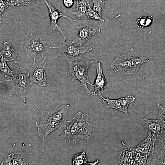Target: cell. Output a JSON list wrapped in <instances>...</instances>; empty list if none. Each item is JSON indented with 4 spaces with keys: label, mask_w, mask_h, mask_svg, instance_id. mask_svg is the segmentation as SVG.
Listing matches in <instances>:
<instances>
[{
    "label": "cell",
    "mask_w": 165,
    "mask_h": 165,
    "mask_svg": "<svg viewBox=\"0 0 165 165\" xmlns=\"http://www.w3.org/2000/svg\"><path fill=\"white\" fill-rule=\"evenodd\" d=\"M0 69L2 74L5 77L13 76V71L11 70L7 65L6 61L0 57Z\"/></svg>",
    "instance_id": "obj_22"
},
{
    "label": "cell",
    "mask_w": 165,
    "mask_h": 165,
    "mask_svg": "<svg viewBox=\"0 0 165 165\" xmlns=\"http://www.w3.org/2000/svg\"><path fill=\"white\" fill-rule=\"evenodd\" d=\"M156 105L158 110L157 118L165 123V108L159 103Z\"/></svg>",
    "instance_id": "obj_26"
},
{
    "label": "cell",
    "mask_w": 165,
    "mask_h": 165,
    "mask_svg": "<svg viewBox=\"0 0 165 165\" xmlns=\"http://www.w3.org/2000/svg\"><path fill=\"white\" fill-rule=\"evenodd\" d=\"M3 45V47L0 52V57L6 61H11L16 64L17 53L11 44L6 42H4Z\"/></svg>",
    "instance_id": "obj_18"
},
{
    "label": "cell",
    "mask_w": 165,
    "mask_h": 165,
    "mask_svg": "<svg viewBox=\"0 0 165 165\" xmlns=\"http://www.w3.org/2000/svg\"><path fill=\"white\" fill-rule=\"evenodd\" d=\"M76 0V1L77 0Z\"/></svg>",
    "instance_id": "obj_33"
},
{
    "label": "cell",
    "mask_w": 165,
    "mask_h": 165,
    "mask_svg": "<svg viewBox=\"0 0 165 165\" xmlns=\"http://www.w3.org/2000/svg\"><path fill=\"white\" fill-rule=\"evenodd\" d=\"M148 135L157 138L165 130V123L160 119H151L144 117L140 120Z\"/></svg>",
    "instance_id": "obj_14"
},
{
    "label": "cell",
    "mask_w": 165,
    "mask_h": 165,
    "mask_svg": "<svg viewBox=\"0 0 165 165\" xmlns=\"http://www.w3.org/2000/svg\"><path fill=\"white\" fill-rule=\"evenodd\" d=\"M93 0H77V4H81L87 7L93 6Z\"/></svg>",
    "instance_id": "obj_28"
},
{
    "label": "cell",
    "mask_w": 165,
    "mask_h": 165,
    "mask_svg": "<svg viewBox=\"0 0 165 165\" xmlns=\"http://www.w3.org/2000/svg\"><path fill=\"white\" fill-rule=\"evenodd\" d=\"M31 4H34L35 2L37 0H30Z\"/></svg>",
    "instance_id": "obj_30"
},
{
    "label": "cell",
    "mask_w": 165,
    "mask_h": 165,
    "mask_svg": "<svg viewBox=\"0 0 165 165\" xmlns=\"http://www.w3.org/2000/svg\"><path fill=\"white\" fill-rule=\"evenodd\" d=\"M135 156L133 148L126 147L120 151L118 162L120 165H135Z\"/></svg>",
    "instance_id": "obj_16"
},
{
    "label": "cell",
    "mask_w": 165,
    "mask_h": 165,
    "mask_svg": "<svg viewBox=\"0 0 165 165\" xmlns=\"http://www.w3.org/2000/svg\"><path fill=\"white\" fill-rule=\"evenodd\" d=\"M76 27L78 33L75 36L73 41L80 45H83L92 36L101 32V29L96 24H81Z\"/></svg>",
    "instance_id": "obj_11"
},
{
    "label": "cell",
    "mask_w": 165,
    "mask_h": 165,
    "mask_svg": "<svg viewBox=\"0 0 165 165\" xmlns=\"http://www.w3.org/2000/svg\"><path fill=\"white\" fill-rule=\"evenodd\" d=\"M149 165H165V130L157 138L154 152L148 160Z\"/></svg>",
    "instance_id": "obj_10"
},
{
    "label": "cell",
    "mask_w": 165,
    "mask_h": 165,
    "mask_svg": "<svg viewBox=\"0 0 165 165\" xmlns=\"http://www.w3.org/2000/svg\"><path fill=\"white\" fill-rule=\"evenodd\" d=\"M63 2L64 6L67 8H70L73 6L74 0H63Z\"/></svg>",
    "instance_id": "obj_29"
},
{
    "label": "cell",
    "mask_w": 165,
    "mask_h": 165,
    "mask_svg": "<svg viewBox=\"0 0 165 165\" xmlns=\"http://www.w3.org/2000/svg\"><path fill=\"white\" fill-rule=\"evenodd\" d=\"M43 55L42 54V60L40 62L37 63L34 60L28 71L32 82L44 86L47 85V77L45 72L46 63Z\"/></svg>",
    "instance_id": "obj_9"
},
{
    "label": "cell",
    "mask_w": 165,
    "mask_h": 165,
    "mask_svg": "<svg viewBox=\"0 0 165 165\" xmlns=\"http://www.w3.org/2000/svg\"><path fill=\"white\" fill-rule=\"evenodd\" d=\"M105 4L101 0H93V9L101 16Z\"/></svg>",
    "instance_id": "obj_24"
},
{
    "label": "cell",
    "mask_w": 165,
    "mask_h": 165,
    "mask_svg": "<svg viewBox=\"0 0 165 165\" xmlns=\"http://www.w3.org/2000/svg\"><path fill=\"white\" fill-rule=\"evenodd\" d=\"M69 104L60 105L48 111L37 110L35 122L38 136L45 141L50 134L58 129L66 128Z\"/></svg>",
    "instance_id": "obj_1"
},
{
    "label": "cell",
    "mask_w": 165,
    "mask_h": 165,
    "mask_svg": "<svg viewBox=\"0 0 165 165\" xmlns=\"http://www.w3.org/2000/svg\"><path fill=\"white\" fill-rule=\"evenodd\" d=\"M13 73V75L8 80L12 86V93L25 103L27 90L32 83L29 71L24 68L18 67L14 70Z\"/></svg>",
    "instance_id": "obj_5"
},
{
    "label": "cell",
    "mask_w": 165,
    "mask_h": 165,
    "mask_svg": "<svg viewBox=\"0 0 165 165\" xmlns=\"http://www.w3.org/2000/svg\"><path fill=\"white\" fill-rule=\"evenodd\" d=\"M1 165H29L28 161L21 153H12L6 156Z\"/></svg>",
    "instance_id": "obj_17"
},
{
    "label": "cell",
    "mask_w": 165,
    "mask_h": 165,
    "mask_svg": "<svg viewBox=\"0 0 165 165\" xmlns=\"http://www.w3.org/2000/svg\"><path fill=\"white\" fill-rule=\"evenodd\" d=\"M100 97L102 99L103 103H107L108 109H114L126 114L128 113V108L129 105L134 101L136 99L134 97L130 95L114 99L105 98L102 95Z\"/></svg>",
    "instance_id": "obj_12"
},
{
    "label": "cell",
    "mask_w": 165,
    "mask_h": 165,
    "mask_svg": "<svg viewBox=\"0 0 165 165\" xmlns=\"http://www.w3.org/2000/svg\"><path fill=\"white\" fill-rule=\"evenodd\" d=\"M51 48H56L59 50L56 58L62 55L65 60L71 61L80 60L82 55L90 52L92 48L80 45L73 41L62 42L58 46L51 47Z\"/></svg>",
    "instance_id": "obj_6"
},
{
    "label": "cell",
    "mask_w": 165,
    "mask_h": 165,
    "mask_svg": "<svg viewBox=\"0 0 165 165\" xmlns=\"http://www.w3.org/2000/svg\"><path fill=\"white\" fill-rule=\"evenodd\" d=\"M157 138L148 135L140 143L133 148L135 153V165L146 164L153 154Z\"/></svg>",
    "instance_id": "obj_7"
},
{
    "label": "cell",
    "mask_w": 165,
    "mask_h": 165,
    "mask_svg": "<svg viewBox=\"0 0 165 165\" xmlns=\"http://www.w3.org/2000/svg\"><path fill=\"white\" fill-rule=\"evenodd\" d=\"M66 61L69 66L68 74L71 78L72 81L76 80L79 81L80 84L79 87H82L88 95L93 96V92L89 90L87 86V84L90 82L87 72L94 61L86 58H82L79 62L68 60Z\"/></svg>",
    "instance_id": "obj_4"
},
{
    "label": "cell",
    "mask_w": 165,
    "mask_h": 165,
    "mask_svg": "<svg viewBox=\"0 0 165 165\" xmlns=\"http://www.w3.org/2000/svg\"><path fill=\"white\" fill-rule=\"evenodd\" d=\"M3 1H4L9 3H9H10V0H3Z\"/></svg>",
    "instance_id": "obj_31"
},
{
    "label": "cell",
    "mask_w": 165,
    "mask_h": 165,
    "mask_svg": "<svg viewBox=\"0 0 165 165\" xmlns=\"http://www.w3.org/2000/svg\"><path fill=\"white\" fill-rule=\"evenodd\" d=\"M69 125L63 133L57 138L65 143L73 142L76 146V143L81 140L90 139L92 131V125L90 116L85 112H78L73 117Z\"/></svg>",
    "instance_id": "obj_2"
},
{
    "label": "cell",
    "mask_w": 165,
    "mask_h": 165,
    "mask_svg": "<svg viewBox=\"0 0 165 165\" xmlns=\"http://www.w3.org/2000/svg\"><path fill=\"white\" fill-rule=\"evenodd\" d=\"M23 47L28 57L34 60L38 55L43 54L47 50L48 46L46 41L40 35L31 33Z\"/></svg>",
    "instance_id": "obj_8"
},
{
    "label": "cell",
    "mask_w": 165,
    "mask_h": 165,
    "mask_svg": "<svg viewBox=\"0 0 165 165\" xmlns=\"http://www.w3.org/2000/svg\"><path fill=\"white\" fill-rule=\"evenodd\" d=\"M86 20L92 19L102 22H105V20L101 17L98 13L93 9L90 7L88 8L86 12Z\"/></svg>",
    "instance_id": "obj_23"
},
{
    "label": "cell",
    "mask_w": 165,
    "mask_h": 165,
    "mask_svg": "<svg viewBox=\"0 0 165 165\" xmlns=\"http://www.w3.org/2000/svg\"><path fill=\"white\" fill-rule=\"evenodd\" d=\"M9 3L4 1L3 0H0V21L3 16V13L6 9L9 8Z\"/></svg>",
    "instance_id": "obj_27"
},
{
    "label": "cell",
    "mask_w": 165,
    "mask_h": 165,
    "mask_svg": "<svg viewBox=\"0 0 165 165\" xmlns=\"http://www.w3.org/2000/svg\"><path fill=\"white\" fill-rule=\"evenodd\" d=\"M96 71L97 76L94 84H92L89 82L88 84L94 87V90L93 92L92 95L100 97L102 95L101 90L105 88L107 81L103 74L102 65L100 61L97 62Z\"/></svg>",
    "instance_id": "obj_15"
},
{
    "label": "cell",
    "mask_w": 165,
    "mask_h": 165,
    "mask_svg": "<svg viewBox=\"0 0 165 165\" xmlns=\"http://www.w3.org/2000/svg\"><path fill=\"white\" fill-rule=\"evenodd\" d=\"M88 164L87 157L85 151L77 153L73 156L72 165H88Z\"/></svg>",
    "instance_id": "obj_19"
},
{
    "label": "cell",
    "mask_w": 165,
    "mask_h": 165,
    "mask_svg": "<svg viewBox=\"0 0 165 165\" xmlns=\"http://www.w3.org/2000/svg\"><path fill=\"white\" fill-rule=\"evenodd\" d=\"M133 50L134 48L130 49L126 55L119 53L111 64L115 72L124 75L134 74L139 70L142 64L149 61L145 56H132Z\"/></svg>",
    "instance_id": "obj_3"
},
{
    "label": "cell",
    "mask_w": 165,
    "mask_h": 165,
    "mask_svg": "<svg viewBox=\"0 0 165 165\" xmlns=\"http://www.w3.org/2000/svg\"><path fill=\"white\" fill-rule=\"evenodd\" d=\"M88 7L86 6L77 4L75 11L72 12V13L79 20H86V12Z\"/></svg>",
    "instance_id": "obj_20"
},
{
    "label": "cell",
    "mask_w": 165,
    "mask_h": 165,
    "mask_svg": "<svg viewBox=\"0 0 165 165\" xmlns=\"http://www.w3.org/2000/svg\"><path fill=\"white\" fill-rule=\"evenodd\" d=\"M155 21V19L151 15L147 16L140 17L136 21V24L138 28H143L150 26Z\"/></svg>",
    "instance_id": "obj_21"
},
{
    "label": "cell",
    "mask_w": 165,
    "mask_h": 165,
    "mask_svg": "<svg viewBox=\"0 0 165 165\" xmlns=\"http://www.w3.org/2000/svg\"><path fill=\"white\" fill-rule=\"evenodd\" d=\"M44 1L48 8L49 15L50 19V28L54 31L60 32L63 35L66 42L67 41L65 38L63 31V28L57 24L58 19L61 17L66 18L69 21L75 22L76 20L73 19L70 17L67 16L60 11L54 7L51 3L46 0Z\"/></svg>",
    "instance_id": "obj_13"
},
{
    "label": "cell",
    "mask_w": 165,
    "mask_h": 165,
    "mask_svg": "<svg viewBox=\"0 0 165 165\" xmlns=\"http://www.w3.org/2000/svg\"><path fill=\"white\" fill-rule=\"evenodd\" d=\"M101 0L103 2H104L105 3H106L107 1V0Z\"/></svg>",
    "instance_id": "obj_32"
},
{
    "label": "cell",
    "mask_w": 165,
    "mask_h": 165,
    "mask_svg": "<svg viewBox=\"0 0 165 165\" xmlns=\"http://www.w3.org/2000/svg\"><path fill=\"white\" fill-rule=\"evenodd\" d=\"M31 4L30 0H10L9 8L14 6H27Z\"/></svg>",
    "instance_id": "obj_25"
}]
</instances>
